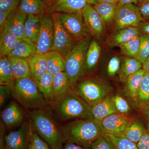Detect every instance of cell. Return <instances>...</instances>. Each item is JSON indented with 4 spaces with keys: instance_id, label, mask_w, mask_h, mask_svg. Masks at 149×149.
Here are the masks:
<instances>
[{
    "instance_id": "6da1fadb",
    "label": "cell",
    "mask_w": 149,
    "mask_h": 149,
    "mask_svg": "<svg viewBox=\"0 0 149 149\" xmlns=\"http://www.w3.org/2000/svg\"><path fill=\"white\" fill-rule=\"evenodd\" d=\"M66 142L91 148V144L105 134L100 122L95 118H81L61 126Z\"/></svg>"
},
{
    "instance_id": "7a4b0ae2",
    "label": "cell",
    "mask_w": 149,
    "mask_h": 149,
    "mask_svg": "<svg viewBox=\"0 0 149 149\" xmlns=\"http://www.w3.org/2000/svg\"><path fill=\"white\" fill-rule=\"evenodd\" d=\"M29 121L32 128L51 149H62L66 142L61 127L44 109L32 111Z\"/></svg>"
},
{
    "instance_id": "3957f363",
    "label": "cell",
    "mask_w": 149,
    "mask_h": 149,
    "mask_svg": "<svg viewBox=\"0 0 149 149\" xmlns=\"http://www.w3.org/2000/svg\"><path fill=\"white\" fill-rule=\"evenodd\" d=\"M11 95L27 109H44L47 104L32 77L15 80Z\"/></svg>"
},
{
    "instance_id": "277c9868",
    "label": "cell",
    "mask_w": 149,
    "mask_h": 149,
    "mask_svg": "<svg viewBox=\"0 0 149 149\" xmlns=\"http://www.w3.org/2000/svg\"><path fill=\"white\" fill-rule=\"evenodd\" d=\"M92 39L90 35L77 42L74 48L65 58L66 72L73 89L78 80L85 75V58Z\"/></svg>"
},
{
    "instance_id": "5b68a950",
    "label": "cell",
    "mask_w": 149,
    "mask_h": 149,
    "mask_svg": "<svg viewBox=\"0 0 149 149\" xmlns=\"http://www.w3.org/2000/svg\"><path fill=\"white\" fill-rule=\"evenodd\" d=\"M58 113L64 120L73 118H93L92 107L70 90L55 106Z\"/></svg>"
},
{
    "instance_id": "8992f818",
    "label": "cell",
    "mask_w": 149,
    "mask_h": 149,
    "mask_svg": "<svg viewBox=\"0 0 149 149\" xmlns=\"http://www.w3.org/2000/svg\"><path fill=\"white\" fill-rule=\"evenodd\" d=\"M73 90L92 107L108 96L111 91V87L101 80L87 79L77 83Z\"/></svg>"
},
{
    "instance_id": "52a82bcc",
    "label": "cell",
    "mask_w": 149,
    "mask_h": 149,
    "mask_svg": "<svg viewBox=\"0 0 149 149\" xmlns=\"http://www.w3.org/2000/svg\"><path fill=\"white\" fill-rule=\"evenodd\" d=\"M52 15L54 26V35L51 51L58 52L65 58L77 44V41L67 31L62 24L59 18L58 13H54Z\"/></svg>"
},
{
    "instance_id": "ba28073f",
    "label": "cell",
    "mask_w": 149,
    "mask_h": 149,
    "mask_svg": "<svg viewBox=\"0 0 149 149\" xmlns=\"http://www.w3.org/2000/svg\"><path fill=\"white\" fill-rule=\"evenodd\" d=\"M144 22L139 6L130 3L118 8L113 23L117 30L128 27H139Z\"/></svg>"
},
{
    "instance_id": "9c48e42d",
    "label": "cell",
    "mask_w": 149,
    "mask_h": 149,
    "mask_svg": "<svg viewBox=\"0 0 149 149\" xmlns=\"http://www.w3.org/2000/svg\"><path fill=\"white\" fill-rule=\"evenodd\" d=\"M54 26L52 15L43 14L41 17L40 32L35 43L36 53L47 54L53 45Z\"/></svg>"
},
{
    "instance_id": "30bf717a",
    "label": "cell",
    "mask_w": 149,
    "mask_h": 149,
    "mask_svg": "<svg viewBox=\"0 0 149 149\" xmlns=\"http://www.w3.org/2000/svg\"><path fill=\"white\" fill-rule=\"evenodd\" d=\"M58 14L62 24L76 41L90 35L82 13Z\"/></svg>"
},
{
    "instance_id": "8fae6325",
    "label": "cell",
    "mask_w": 149,
    "mask_h": 149,
    "mask_svg": "<svg viewBox=\"0 0 149 149\" xmlns=\"http://www.w3.org/2000/svg\"><path fill=\"white\" fill-rule=\"evenodd\" d=\"M29 120L22 123L17 130L5 136L6 149H29Z\"/></svg>"
},
{
    "instance_id": "7c38bea8",
    "label": "cell",
    "mask_w": 149,
    "mask_h": 149,
    "mask_svg": "<svg viewBox=\"0 0 149 149\" xmlns=\"http://www.w3.org/2000/svg\"><path fill=\"white\" fill-rule=\"evenodd\" d=\"M100 122L106 134L124 136V132L132 121L124 115L117 113L105 118Z\"/></svg>"
},
{
    "instance_id": "4fadbf2b",
    "label": "cell",
    "mask_w": 149,
    "mask_h": 149,
    "mask_svg": "<svg viewBox=\"0 0 149 149\" xmlns=\"http://www.w3.org/2000/svg\"><path fill=\"white\" fill-rule=\"evenodd\" d=\"M82 14L90 36L97 38L101 37L106 25L93 6L87 4L83 8Z\"/></svg>"
},
{
    "instance_id": "5bb4252c",
    "label": "cell",
    "mask_w": 149,
    "mask_h": 149,
    "mask_svg": "<svg viewBox=\"0 0 149 149\" xmlns=\"http://www.w3.org/2000/svg\"><path fill=\"white\" fill-rule=\"evenodd\" d=\"M27 17V15L21 12L17 8L13 11L9 15L2 32H9L21 40L27 39L24 24Z\"/></svg>"
},
{
    "instance_id": "9a60e30c",
    "label": "cell",
    "mask_w": 149,
    "mask_h": 149,
    "mask_svg": "<svg viewBox=\"0 0 149 149\" xmlns=\"http://www.w3.org/2000/svg\"><path fill=\"white\" fill-rule=\"evenodd\" d=\"M24 110L14 101H12L1 113L2 122L7 126L18 125L23 122L24 118Z\"/></svg>"
},
{
    "instance_id": "2e32d148",
    "label": "cell",
    "mask_w": 149,
    "mask_h": 149,
    "mask_svg": "<svg viewBox=\"0 0 149 149\" xmlns=\"http://www.w3.org/2000/svg\"><path fill=\"white\" fill-rule=\"evenodd\" d=\"M142 34L139 27H128L117 29L110 35L107 40V44L110 47H119Z\"/></svg>"
},
{
    "instance_id": "e0dca14e",
    "label": "cell",
    "mask_w": 149,
    "mask_h": 149,
    "mask_svg": "<svg viewBox=\"0 0 149 149\" xmlns=\"http://www.w3.org/2000/svg\"><path fill=\"white\" fill-rule=\"evenodd\" d=\"M72 89L69 78L66 72H60L53 75L54 106Z\"/></svg>"
},
{
    "instance_id": "ac0fdd59",
    "label": "cell",
    "mask_w": 149,
    "mask_h": 149,
    "mask_svg": "<svg viewBox=\"0 0 149 149\" xmlns=\"http://www.w3.org/2000/svg\"><path fill=\"white\" fill-rule=\"evenodd\" d=\"M28 63L33 80H39L47 72V54H35L28 60Z\"/></svg>"
},
{
    "instance_id": "d6986e66",
    "label": "cell",
    "mask_w": 149,
    "mask_h": 149,
    "mask_svg": "<svg viewBox=\"0 0 149 149\" xmlns=\"http://www.w3.org/2000/svg\"><path fill=\"white\" fill-rule=\"evenodd\" d=\"M88 3L86 0H62L54 2L52 8L54 11L59 13H82L83 8Z\"/></svg>"
},
{
    "instance_id": "ffe728a7",
    "label": "cell",
    "mask_w": 149,
    "mask_h": 149,
    "mask_svg": "<svg viewBox=\"0 0 149 149\" xmlns=\"http://www.w3.org/2000/svg\"><path fill=\"white\" fill-rule=\"evenodd\" d=\"M118 113L112 97L107 96L101 101L92 107V114L93 118L101 121L109 116Z\"/></svg>"
},
{
    "instance_id": "44dd1931",
    "label": "cell",
    "mask_w": 149,
    "mask_h": 149,
    "mask_svg": "<svg viewBox=\"0 0 149 149\" xmlns=\"http://www.w3.org/2000/svg\"><path fill=\"white\" fill-rule=\"evenodd\" d=\"M39 91L42 94L47 103L54 106L53 91V75L47 72L42 78L34 80Z\"/></svg>"
},
{
    "instance_id": "7402d4cb",
    "label": "cell",
    "mask_w": 149,
    "mask_h": 149,
    "mask_svg": "<svg viewBox=\"0 0 149 149\" xmlns=\"http://www.w3.org/2000/svg\"><path fill=\"white\" fill-rule=\"evenodd\" d=\"M35 54L36 47L35 43L26 39L19 42L8 56L29 60Z\"/></svg>"
},
{
    "instance_id": "603a6c76",
    "label": "cell",
    "mask_w": 149,
    "mask_h": 149,
    "mask_svg": "<svg viewBox=\"0 0 149 149\" xmlns=\"http://www.w3.org/2000/svg\"><path fill=\"white\" fill-rule=\"evenodd\" d=\"M8 56L11 64L15 80L32 77L28 60Z\"/></svg>"
},
{
    "instance_id": "cb8c5ba5",
    "label": "cell",
    "mask_w": 149,
    "mask_h": 149,
    "mask_svg": "<svg viewBox=\"0 0 149 149\" xmlns=\"http://www.w3.org/2000/svg\"><path fill=\"white\" fill-rule=\"evenodd\" d=\"M143 68V64L135 58L125 57L120 66L119 77L122 82H125L128 77Z\"/></svg>"
},
{
    "instance_id": "d4e9b609",
    "label": "cell",
    "mask_w": 149,
    "mask_h": 149,
    "mask_svg": "<svg viewBox=\"0 0 149 149\" xmlns=\"http://www.w3.org/2000/svg\"><path fill=\"white\" fill-rule=\"evenodd\" d=\"M42 15H28L24 24L26 38L35 44L37 42L40 32Z\"/></svg>"
},
{
    "instance_id": "484cf974",
    "label": "cell",
    "mask_w": 149,
    "mask_h": 149,
    "mask_svg": "<svg viewBox=\"0 0 149 149\" xmlns=\"http://www.w3.org/2000/svg\"><path fill=\"white\" fill-rule=\"evenodd\" d=\"M47 72L54 75L60 72H65V60L58 52L51 51L47 54Z\"/></svg>"
},
{
    "instance_id": "4316f807",
    "label": "cell",
    "mask_w": 149,
    "mask_h": 149,
    "mask_svg": "<svg viewBox=\"0 0 149 149\" xmlns=\"http://www.w3.org/2000/svg\"><path fill=\"white\" fill-rule=\"evenodd\" d=\"M105 25L113 23L118 7V4L98 2L93 6Z\"/></svg>"
},
{
    "instance_id": "83f0119b",
    "label": "cell",
    "mask_w": 149,
    "mask_h": 149,
    "mask_svg": "<svg viewBox=\"0 0 149 149\" xmlns=\"http://www.w3.org/2000/svg\"><path fill=\"white\" fill-rule=\"evenodd\" d=\"M101 48L99 43L92 40L87 52L85 58V71L91 72L95 69L100 56Z\"/></svg>"
},
{
    "instance_id": "f1b7e54d",
    "label": "cell",
    "mask_w": 149,
    "mask_h": 149,
    "mask_svg": "<svg viewBox=\"0 0 149 149\" xmlns=\"http://www.w3.org/2000/svg\"><path fill=\"white\" fill-rule=\"evenodd\" d=\"M17 9L27 15H42L45 10V4L43 0H20Z\"/></svg>"
},
{
    "instance_id": "f546056e",
    "label": "cell",
    "mask_w": 149,
    "mask_h": 149,
    "mask_svg": "<svg viewBox=\"0 0 149 149\" xmlns=\"http://www.w3.org/2000/svg\"><path fill=\"white\" fill-rule=\"evenodd\" d=\"M10 62L8 56L0 58V84L12 86L15 81Z\"/></svg>"
},
{
    "instance_id": "4dcf8cb0",
    "label": "cell",
    "mask_w": 149,
    "mask_h": 149,
    "mask_svg": "<svg viewBox=\"0 0 149 149\" xmlns=\"http://www.w3.org/2000/svg\"><path fill=\"white\" fill-rule=\"evenodd\" d=\"M145 73L146 71L142 68L129 76L125 81L128 93L135 101H137L138 92Z\"/></svg>"
},
{
    "instance_id": "1f68e13d",
    "label": "cell",
    "mask_w": 149,
    "mask_h": 149,
    "mask_svg": "<svg viewBox=\"0 0 149 149\" xmlns=\"http://www.w3.org/2000/svg\"><path fill=\"white\" fill-rule=\"evenodd\" d=\"M22 40L9 32H1L0 37V55L8 56L17 44Z\"/></svg>"
},
{
    "instance_id": "d6a6232c",
    "label": "cell",
    "mask_w": 149,
    "mask_h": 149,
    "mask_svg": "<svg viewBox=\"0 0 149 149\" xmlns=\"http://www.w3.org/2000/svg\"><path fill=\"white\" fill-rule=\"evenodd\" d=\"M145 109L149 108V73L146 72L137 95V101Z\"/></svg>"
},
{
    "instance_id": "836d02e7",
    "label": "cell",
    "mask_w": 149,
    "mask_h": 149,
    "mask_svg": "<svg viewBox=\"0 0 149 149\" xmlns=\"http://www.w3.org/2000/svg\"><path fill=\"white\" fill-rule=\"evenodd\" d=\"M146 130L138 121L131 123L124 132V136L130 141L137 144Z\"/></svg>"
},
{
    "instance_id": "e575fe53",
    "label": "cell",
    "mask_w": 149,
    "mask_h": 149,
    "mask_svg": "<svg viewBox=\"0 0 149 149\" xmlns=\"http://www.w3.org/2000/svg\"><path fill=\"white\" fill-rule=\"evenodd\" d=\"M141 35L137 36L119 46L121 54L127 57L136 58L139 53L141 44Z\"/></svg>"
},
{
    "instance_id": "d590c367",
    "label": "cell",
    "mask_w": 149,
    "mask_h": 149,
    "mask_svg": "<svg viewBox=\"0 0 149 149\" xmlns=\"http://www.w3.org/2000/svg\"><path fill=\"white\" fill-rule=\"evenodd\" d=\"M107 134L112 142L115 149H139L137 144L124 136H115Z\"/></svg>"
},
{
    "instance_id": "8d00e7d4",
    "label": "cell",
    "mask_w": 149,
    "mask_h": 149,
    "mask_svg": "<svg viewBox=\"0 0 149 149\" xmlns=\"http://www.w3.org/2000/svg\"><path fill=\"white\" fill-rule=\"evenodd\" d=\"M29 142V149H51L48 144L33 129L30 123Z\"/></svg>"
},
{
    "instance_id": "74e56055",
    "label": "cell",
    "mask_w": 149,
    "mask_h": 149,
    "mask_svg": "<svg viewBox=\"0 0 149 149\" xmlns=\"http://www.w3.org/2000/svg\"><path fill=\"white\" fill-rule=\"evenodd\" d=\"M140 37V49L139 53L135 58L143 64L149 57V35L142 34Z\"/></svg>"
},
{
    "instance_id": "f35d334b",
    "label": "cell",
    "mask_w": 149,
    "mask_h": 149,
    "mask_svg": "<svg viewBox=\"0 0 149 149\" xmlns=\"http://www.w3.org/2000/svg\"><path fill=\"white\" fill-rule=\"evenodd\" d=\"M91 149H115L109 137L106 133L100 136L91 144Z\"/></svg>"
},
{
    "instance_id": "ab89813d",
    "label": "cell",
    "mask_w": 149,
    "mask_h": 149,
    "mask_svg": "<svg viewBox=\"0 0 149 149\" xmlns=\"http://www.w3.org/2000/svg\"><path fill=\"white\" fill-rule=\"evenodd\" d=\"M112 99L118 113L124 115L128 114L130 111V107L124 98L117 94L113 97Z\"/></svg>"
},
{
    "instance_id": "60d3db41",
    "label": "cell",
    "mask_w": 149,
    "mask_h": 149,
    "mask_svg": "<svg viewBox=\"0 0 149 149\" xmlns=\"http://www.w3.org/2000/svg\"><path fill=\"white\" fill-rule=\"evenodd\" d=\"M120 68V60L118 56H113L110 59L107 67V73L113 77L119 72Z\"/></svg>"
},
{
    "instance_id": "b9f144b4",
    "label": "cell",
    "mask_w": 149,
    "mask_h": 149,
    "mask_svg": "<svg viewBox=\"0 0 149 149\" xmlns=\"http://www.w3.org/2000/svg\"><path fill=\"white\" fill-rule=\"evenodd\" d=\"M20 0H0V11H13L18 8Z\"/></svg>"
},
{
    "instance_id": "7bdbcfd3",
    "label": "cell",
    "mask_w": 149,
    "mask_h": 149,
    "mask_svg": "<svg viewBox=\"0 0 149 149\" xmlns=\"http://www.w3.org/2000/svg\"><path fill=\"white\" fill-rule=\"evenodd\" d=\"M12 86L1 85L0 86V106L3 107L11 93Z\"/></svg>"
},
{
    "instance_id": "ee69618b",
    "label": "cell",
    "mask_w": 149,
    "mask_h": 149,
    "mask_svg": "<svg viewBox=\"0 0 149 149\" xmlns=\"http://www.w3.org/2000/svg\"><path fill=\"white\" fill-rule=\"evenodd\" d=\"M139 149H149V131L147 130L137 143Z\"/></svg>"
},
{
    "instance_id": "f6af8a7d",
    "label": "cell",
    "mask_w": 149,
    "mask_h": 149,
    "mask_svg": "<svg viewBox=\"0 0 149 149\" xmlns=\"http://www.w3.org/2000/svg\"><path fill=\"white\" fill-rule=\"evenodd\" d=\"M142 16L145 21H149V3L139 6Z\"/></svg>"
},
{
    "instance_id": "bcb514c9",
    "label": "cell",
    "mask_w": 149,
    "mask_h": 149,
    "mask_svg": "<svg viewBox=\"0 0 149 149\" xmlns=\"http://www.w3.org/2000/svg\"><path fill=\"white\" fill-rule=\"evenodd\" d=\"M12 11H0V30L2 32L8 17Z\"/></svg>"
},
{
    "instance_id": "7dc6e473",
    "label": "cell",
    "mask_w": 149,
    "mask_h": 149,
    "mask_svg": "<svg viewBox=\"0 0 149 149\" xmlns=\"http://www.w3.org/2000/svg\"><path fill=\"white\" fill-rule=\"evenodd\" d=\"M62 149H91V148L83 146L78 144L66 142L63 145Z\"/></svg>"
},
{
    "instance_id": "c3c4849f",
    "label": "cell",
    "mask_w": 149,
    "mask_h": 149,
    "mask_svg": "<svg viewBox=\"0 0 149 149\" xmlns=\"http://www.w3.org/2000/svg\"><path fill=\"white\" fill-rule=\"evenodd\" d=\"M142 34L149 35V21H145L141 23L139 27Z\"/></svg>"
},
{
    "instance_id": "681fc988",
    "label": "cell",
    "mask_w": 149,
    "mask_h": 149,
    "mask_svg": "<svg viewBox=\"0 0 149 149\" xmlns=\"http://www.w3.org/2000/svg\"><path fill=\"white\" fill-rule=\"evenodd\" d=\"M139 0H120L119 2L118 3V8L122 6H123L125 4L130 3H135L137 4L138 3Z\"/></svg>"
},
{
    "instance_id": "f907efd6",
    "label": "cell",
    "mask_w": 149,
    "mask_h": 149,
    "mask_svg": "<svg viewBox=\"0 0 149 149\" xmlns=\"http://www.w3.org/2000/svg\"><path fill=\"white\" fill-rule=\"evenodd\" d=\"M143 69L146 72L149 73V57L143 63Z\"/></svg>"
},
{
    "instance_id": "816d5d0a",
    "label": "cell",
    "mask_w": 149,
    "mask_h": 149,
    "mask_svg": "<svg viewBox=\"0 0 149 149\" xmlns=\"http://www.w3.org/2000/svg\"><path fill=\"white\" fill-rule=\"evenodd\" d=\"M99 2L109 3L118 4L120 0H97Z\"/></svg>"
},
{
    "instance_id": "f5cc1de1",
    "label": "cell",
    "mask_w": 149,
    "mask_h": 149,
    "mask_svg": "<svg viewBox=\"0 0 149 149\" xmlns=\"http://www.w3.org/2000/svg\"><path fill=\"white\" fill-rule=\"evenodd\" d=\"M62 0H55L54 2H59ZM87 2L90 4L92 5L93 6H95L99 2L97 0H86Z\"/></svg>"
},
{
    "instance_id": "db71d44e",
    "label": "cell",
    "mask_w": 149,
    "mask_h": 149,
    "mask_svg": "<svg viewBox=\"0 0 149 149\" xmlns=\"http://www.w3.org/2000/svg\"><path fill=\"white\" fill-rule=\"evenodd\" d=\"M148 3H149V0H139L138 4H139V6H140Z\"/></svg>"
},
{
    "instance_id": "11a10c76",
    "label": "cell",
    "mask_w": 149,
    "mask_h": 149,
    "mask_svg": "<svg viewBox=\"0 0 149 149\" xmlns=\"http://www.w3.org/2000/svg\"><path fill=\"white\" fill-rule=\"evenodd\" d=\"M43 1L46 4L52 5L53 4L55 0H43Z\"/></svg>"
},
{
    "instance_id": "9f6ffc18",
    "label": "cell",
    "mask_w": 149,
    "mask_h": 149,
    "mask_svg": "<svg viewBox=\"0 0 149 149\" xmlns=\"http://www.w3.org/2000/svg\"><path fill=\"white\" fill-rule=\"evenodd\" d=\"M146 113L148 117V125H147V130L149 131V108L146 110Z\"/></svg>"
},
{
    "instance_id": "6f0895ef",
    "label": "cell",
    "mask_w": 149,
    "mask_h": 149,
    "mask_svg": "<svg viewBox=\"0 0 149 149\" xmlns=\"http://www.w3.org/2000/svg\"></svg>"
}]
</instances>
